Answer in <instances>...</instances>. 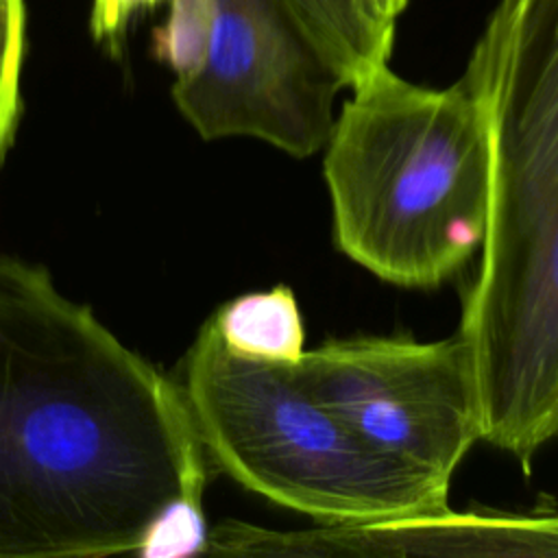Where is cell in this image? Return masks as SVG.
<instances>
[{"label": "cell", "mask_w": 558, "mask_h": 558, "mask_svg": "<svg viewBox=\"0 0 558 558\" xmlns=\"http://www.w3.org/2000/svg\"><path fill=\"white\" fill-rule=\"evenodd\" d=\"M159 2L161 0H94L89 15L92 37L111 54H118L133 15Z\"/></svg>", "instance_id": "cell-13"}, {"label": "cell", "mask_w": 558, "mask_h": 558, "mask_svg": "<svg viewBox=\"0 0 558 558\" xmlns=\"http://www.w3.org/2000/svg\"><path fill=\"white\" fill-rule=\"evenodd\" d=\"M22 57L24 0H0V159L13 140L20 120Z\"/></svg>", "instance_id": "cell-12"}, {"label": "cell", "mask_w": 558, "mask_h": 558, "mask_svg": "<svg viewBox=\"0 0 558 558\" xmlns=\"http://www.w3.org/2000/svg\"><path fill=\"white\" fill-rule=\"evenodd\" d=\"M462 81L488 148V220L466 290L482 440L525 469L558 438V0H499Z\"/></svg>", "instance_id": "cell-2"}, {"label": "cell", "mask_w": 558, "mask_h": 558, "mask_svg": "<svg viewBox=\"0 0 558 558\" xmlns=\"http://www.w3.org/2000/svg\"><path fill=\"white\" fill-rule=\"evenodd\" d=\"M214 17V0H170L166 22L153 33V54L177 81L198 72L205 59Z\"/></svg>", "instance_id": "cell-10"}, {"label": "cell", "mask_w": 558, "mask_h": 558, "mask_svg": "<svg viewBox=\"0 0 558 558\" xmlns=\"http://www.w3.org/2000/svg\"><path fill=\"white\" fill-rule=\"evenodd\" d=\"M307 390L379 453L436 482L482 440L473 355L460 331L329 340L294 362Z\"/></svg>", "instance_id": "cell-5"}, {"label": "cell", "mask_w": 558, "mask_h": 558, "mask_svg": "<svg viewBox=\"0 0 558 558\" xmlns=\"http://www.w3.org/2000/svg\"><path fill=\"white\" fill-rule=\"evenodd\" d=\"M323 174L336 246L381 281L436 288L482 246L488 148L462 78L434 89L373 72L333 120Z\"/></svg>", "instance_id": "cell-3"}, {"label": "cell", "mask_w": 558, "mask_h": 558, "mask_svg": "<svg viewBox=\"0 0 558 558\" xmlns=\"http://www.w3.org/2000/svg\"><path fill=\"white\" fill-rule=\"evenodd\" d=\"M364 4L379 22L395 26L397 15L405 9L408 0H364Z\"/></svg>", "instance_id": "cell-14"}, {"label": "cell", "mask_w": 558, "mask_h": 558, "mask_svg": "<svg viewBox=\"0 0 558 558\" xmlns=\"http://www.w3.org/2000/svg\"><path fill=\"white\" fill-rule=\"evenodd\" d=\"M558 554V514L480 517L451 510L338 523L305 532H275L246 523H225V554Z\"/></svg>", "instance_id": "cell-7"}, {"label": "cell", "mask_w": 558, "mask_h": 558, "mask_svg": "<svg viewBox=\"0 0 558 558\" xmlns=\"http://www.w3.org/2000/svg\"><path fill=\"white\" fill-rule=\"evenodd\" d=\"M342 87L286 0H214L203 65L172 100L203 140L253 137L303 159L325 148Z\"/></svg>", "instance_id": "cell-6"}, {"label": "cell", "mask_w": 558, "mask_h": 558, "mask_svg": "<svg viewBox=\"0 0 558 558\" xmlns=\"http://www.w3.org/2000/svg\"><path fill=\"white\" fill-rule=\"evenodd\" d=\"M207 521L201 497L170 499L146 525L133 554L142 558H181L207 549Z\"/></svg>", "instance_id": "cell-11"}, {"label": "cell", "mask_w": 558, "mask_h": 558, "mask_svg": "<svg viewBox=\"0 0 558 558\" xmlns=\"http://www.w3.org/2000/svg\"><path fill=\"white\" fill-rule=\"evenodd\" d=\"M209 318L220 340L240 355L296 362L305 351L301 312L288 286L235 296Z\"/></svg>", "instance_id": "cell-9"}, {"label": "cell", "mask_w": 558, "mask_h": 558, "mask_svg": "<svg viewBox=\"0 0 558 558\" xmlns=\"http://www.w3.org/2000/svg\"><path fill=\"white\" fill-rule=\"evenodd\" d=\"M207 458L244 488L325 525L449 510V486L364 442L323 405L294 362L231 351L211 318L181 366Z\"/></svg>", "instance_id": "cell-4"}, {"label": "cell", "mask_w": 558, "mask_h": 558, "mask_svg": "<svg viewBox=\"0 0 558 558\" xmlns=\"http://www.w3.org/2000/svg\"><path fill=\"white\" fill-rule=\"evenodd\" d=\"M207 453L181 386L68 299L0 257V558L135 551Z\"/></svg>", "instance_id": "cell-1"}, {"label": "cell", "mask_w": 558, "mask_h": 558, "mask_svg": "<svg viewBox=\"0 0 558 558\" xmlns=\"http://www.w3.org/2000/svg\"><path fill=\"white\" fill-rule=\"evenodd\" d=\"M286 4L344 87L353 89L388 65L395 26L379 22L364 0H286Z\"/></svg>", "instance_id": "cell-8"}]
</instances>
